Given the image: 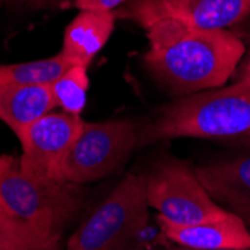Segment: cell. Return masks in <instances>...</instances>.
<instances>
[{
	"mask_svg": "<svg viewBox=\"0 0 250 250\" xmlns=\"http://www.w3.org/2000/svg\"><path fill=\"white\" fill-rule=\"evenodd\" d=\"M144 30L147 69L181 96L223 87L246 54L244 42L229 30H198L172 20L154 21Z\"/></svg>",
	"mask_w": 250,
	"mask_h": 250,
	"instance_id": "6da1fadb",
	"label": "cell"
},
{
	"mask_svg": "<svg viewBox=\"0 0 250 250\" xmlns=\"http://www.w3.org/2000/svg\"><path fill=\"white\" fill-rule=\"evenodd\" d=\"M174 138H250V85L235 81L181 96L141 129L143 146Z\"/></svg>",
	"mask_w": 250,
	"mask_h": 250,
	"instance_id": "7a4b0ae2",
	"label": "cell"
},
{
	"mask_svg": "<svg viewBox=\"0 0 250 250\" xmlns=\"http://www.w3.org/2000/svg\"><path fill=\"white\" fill-rule=\"evenodd\" d=\"M84 199L81 185L26 175L18 161L0 174V202L43 241L54 246H60L63 231L80 213Z\"/></svg>",
	"mask_w": 250,
	"mask_h": 250,
	"instance_id": "3957f363",
	"label": "cell"
},
{
	"mask_svg": "<svg viewBox=\"0 0 250 250\" xmlns=\"http://www.w3.org/2000/svg\"><path fill=\"white\" fill-rule=\"evenodd\" d=\"M150 219L143 174H127L67 241L66 250H130Z\"/></svg>",
	"mask_w": 250,
	"mask_h": 250,
	"instance_id": "277c9868",
	"label": "cell"
},
{
	"mask_svg": "<svg viewBox=\"0 0 250 250\" xmlns=\"http://www.w3.org/2000/svg\"><path fill=\"white\" fill-rule=\"evenodd\" d=\"M141 129L132 120L84 122L62 165L60 180L84 185L120 171L130 154L143 146Z\"/></svg>",
	"mask_w": 250,
	"mask_h": 250,
	"instance_id": "5b68a950",
	"label": "cell"
},
{
	"mask_svg": "<svg viewBox=\"0 0 250 250\" xmlns=\"http://www.w3.org/2000/svg\"><path fill=\"white\" fill-rule=\"evenodd\" d=\"M143 175L148 206L165 223L186 226L228 213L210 196L195 169L185 162L168 159Z\"/></svg>",
	"mask_w": 250,
	"mask_h": 250,
	"instance_id": "8992f818",
	"label": "cell"
},
{
	"mask_svg": "<svg viewBox=\"0 0 250 250\" xmlns=\"http://www.w3.org/2000/svg\"><path fill=\"white\" fill-rule=\"evenodd\" d=\"M250 14V0H129L116 17L143 29L154 21L172 20L198 30H226Z\"/></svg>",
	"mask_w": 250,
	"mask_h": 250,
	"instance_id": "52a82bcc",
	"label": "cell"
},
{
	"mask_svg": "<svg viewBox=\"0 0 250 250\" xmlns=\"http://www.w3.org/2000/svg\"><path fill=\"white\" fill-rule=\"evenodd\" d=\"M84 120L64 111L48 112L27 126L18 136L20 169L35 178L60 180V169L83 130Z\"/></svg>",
	"mask_w": 250,
	"mask_h": 250,
	"instance_id": "ba28073f",
	"label": "cell"
},
{
	"mask_svg": "<svg viewBox=\"0 0 250 250\" xmlns=\"http://www.w3.org/2000/svg\"><path fill=\"white\" fill-rule=\"evenodd\" d=\"M157 222L168 241L174 246L206 250L250 249V228L240 216L231 211L186 226L169 225L159 219Z\"/></svg>",
	"mask_w": 250,
	"mask_h": 250,
	"instance_id": "9c48e42d",
	"label": "cell"
},
{
	"mask_svg": "<svg viewBox=\"0 0 250 250\" xmlns=\"http://www.w3.org/2000/svg\"><path fill=\"white\" fill-rule=\"evenodd\" d=\"M195 172L222 208L243 220L250 217V153L198 167Z\"/></svg>",
	"mask_w": 250,
	"mask_h": 250,
	"instance_id": "30bf717a",
	"label": "cell"
},
{
	"mask_svg": "<svg viewBox=\"0 0 250 250\" xmlns=\"http://www.w3.org/2000/svg\"><path fill=\"white\" fill-rule=\"evenodd\" d=\"M116 18V12L81 11L64 30L60 54L72 66L88 67L108 42Z\"/></svg>",
	"mask_w": 250,
	"mask_h": 250,
	"instance_id": "8fae6325",
	"label": "cell"
},
{
	"mask_svg": "<svg viewBox=\"0 0 250 250\" xmlns=\"http://www.w3.org/2000/svg\"><path fill=\"white\" fill-rule=\"evenodd\" d=\"M56 106L51 84L0 85V120L17 136Z\"/></svg>",
	"mask_w": 250,
	"mask_h": 250,
	"instance_id": "7c38bea8",
	"label": "cell"
},
{
	"mask_svg": "<svg viewBox=\"0 0 250 250\" xmlns=\"http://www.w3.org/2000/svg\"><path fill=\"white\" fill-rule=\"evenodd\" d=\"M72 64L60 53L57 56L26 62V63H0V85H43L53 84Z\"/></svg>",
	"mask_w": 250,
	"mask_h": 250,
	"instance_id": "4fadbf2b",
	"label": "cell"
},
{
	"mask_svg": "<svg viewBox=\"0 0 250 250\" xmlns=\"http://www.w3.org/2000/svg\"><path fill=\"white\" fill-rule=\"evenodd\" d=\"M88 90L87 67L72 66L51 84L56 105L67 114L80 116L85 108Z\"/></svg>",
	"mask_w": 250,
	"mask_h": 250,
	"instance_id": "5bb4252c",
	"label": "cell"
},
{
	"mask_svg": "<svg viewBox=\"0 0 250 250\" xmlns=\"http://www.w3.org/2000/svg\"><path fill=\"white\" fill-rule=\"evenodd\" d=\"M0 250H62L43 241L27 225L14 217L0 202Z\"/></svg>",
	"mask_w": 250,
	"mask_h": 250,
	"instance_id": "9a60e30c",
	"label": "cell"
},
{
	"mask_svg": "<svg viewBox=\"0 0 250 250\" xmlns=\"http://www.w3.org/2000/svg\"><path fill=\"white\" fill-rule=\"evenodd\" d=\"M129 0H75L74 6L80 11H104L112 12L119 6L127 3Z\"/></svg>",
	"mask_w": 250,
	"mask_h": 250,
	"instance_id": "2e32d148",
	"label": "cell"
},
{
	"mask_svg": "<svg viewBox=\"0 0 250 250\" xmlns=\"http://www.w3.org/2000/svg\"><path fill=\"white\" fill-rule=\"evenodd\" d=\"M234 77H235V81L250 85V50L246 51L244 57L241 59L240 64L237 66V71H235Z\"/></svg>",
	"mask_w": 250,
	"mask_h": 250,
	"instance_id": "e0dca14e",
	"label": "cell"
},
{
	"mask_svg": "<svg viewBox=\"0 0 250 250\" xmlns=\"http://www.w3.org/2000/svg\"><path fill=\"white\" fill-rule=\"evenodd\" d=\"M17 161L12 156H0V174H3Z\"/></svg>",
	"mask_w": 250,
	"mask_h": 250,
	"instance_id": "ac0fdd59",
	"label": "cell"
},
{
	"mask_svg": "<svg viewBox=\"0 0 250 250\" xmlns=\"http://www.w3.org/2000/svg\"><path fill=\"white\" fill-rule=\"evenodd\" d=\"M157 250H206V249H189V247H180V246H168V247H164V249H157ZM244 250H250V249H244Z\"/></svg>",
	"mask_w": 250,
	"mask_h": 250,
	"instance_id": "d6986e66",
	"label": "cell"
},
{
	"mask_svg": "<svg viewBox=\"0 0 250 250\" xmlns=\"http://www.w3.org/2000/svg\"><path fill=\"white\" fill-rule=\"evenodd\" d=\"M244 222L247 223V226H249V228H250V217H247V219H244Z\"/></svg>",
	"mask_w": 250,
	"mask_h": 250,
	"instance_id": "ffe728a7",
	"label": "cell"
},
{
	"mask_svg": "<svg viewBox=\"0 0 250 250\" xmlns=\"http://www.w3.org/2000/svg\"><path fill=\"white\" fill-rule=\"evenodd\" d=\"M60 2H69V0H60ZM74 2H75V0H74Z\"/></svg>",
	"mask_w": 250,
	"mask_h": 250,
	"instance_id": "44dd1931",
	"label": "cell"
}]
</instances>
